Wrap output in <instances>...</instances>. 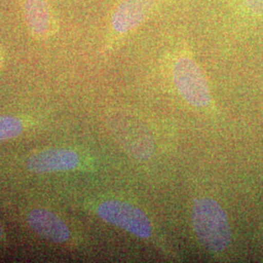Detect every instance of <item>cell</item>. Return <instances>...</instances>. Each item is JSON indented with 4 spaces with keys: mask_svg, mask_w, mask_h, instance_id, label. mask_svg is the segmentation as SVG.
I'll return each instance as SVG.
<instances>
[{
    "mask_svg": "<svg viewBox=\"0 0 263 263\" xmlns=\"http://www.w3.org/2000/svg\"><path fill=\"white\" fill-rule=\"evenodd\" d=\"M2 65H3V56H2V53L0 51V70L2 68Z\"/></svg>",
    "mask_w": 263,
    "mask_h": 263,
    "instance_id": "10",
    "label": "cell"
},
{
    "mask_svg": "<svg viewBox=\"0 0 263 263\" xmlns=\"http://www.w3.org/2000/svg\"><path fill=\"white\" fill-rule=\"evenodd\" d=\"M2 236H3V231H2V228H1V226H0V240H1Z\"/></svg>",
    "mask_w": 263,
    "mask_h": 263,
    "instance_id": "11",
    "label": "cell"
},
{
    "mask_svg": "<svg viewBox=\"0 0 263 263\" xmlns=\"http://www.w3.org/2000/svg\"><path fill=\"white\" fill-rule=\"evenodd\" d=\"M192 223L198 240L212 253H220L230 244L231 231L224 211L213 199L204 198L194 203Z\"/></svg>",
    "mask_w": 263,
    "mask_h": 263,
    "instance_id": "1",
    "label": "cell"
},
{
    "mask_svg": "<svg viewBox=\"0 0 263 263\" xmlns=\"http://www.w3.org/2000/svg\"><path fill=\"white\" fill-rule=\"evenodd\" d=\"M24 11L33 37L45 39L56 32V20L47 0H24Z\"/></svg>",
    "mask_w": 263,
    "mask_h": 263,
    "instance_id": "7",
    "label": "cell"
},
{
    "mask_svg": "<svg viewBox=\"0 0 263 263\" xmlns=\"http://www.w3.org/2000/svg\"><path fill=\"white\" fill-rule=\"evenodd\" d=\"M162 0H123L114 10L111 29L117 36H125L149 18Z\"/></svg>",
    "mask_w": 263,
    "mask_h": 263,
    "instance_id": "4",
    "label": "cell"
},
{
    "mask_svg": "<svg viewBox=\"0 0 263 263\" xmlns=\"http://www.w3.org/2000/svg\"><path fill=\"white\" fill-rule=\"evenodd\" d=\"M99 216L109 224L117 226L140 238H148L151 235V220L140 209L129 203L109 200L102 203L98 208Z\"/></svg>",
    "mask_w": 263,
    "mask_h": 263,
    "instance_id": "3",
    "label": "cell"
},
{
    "mask_svg": "<svg viewBox=\"0 0 263 263\" xmlns=\"http://www.w3.org/2000/svg\"><path fill=\"white\" fill-rule=\"evenodd\" d=\"M244 4L254 16H263V0H244Z\"/></svg>",
    "mask_w": 263,
    "mask_h": 263,
    "instance_id": "9",
    "label": "cell"
},
{
    "mask_svg": "<svg viewBox=\"0 0 263 263\" xmlns=\"http://www.w3.org/2000/svg\"><path fill=\"white\" fill-rule=\"evenodd\" d=\"M79 157L74 151L53 148L38 152L28 161V169L35 174H50L76 169Z\"/></svg>",
    "mask_w": 263,
    "mask_h": 263,
    "instance_id": "5",
    "label": "cell"
},
{
    "mask_svg": "<svg viewBox=\"0 0 263 263\" xmlns=\"http://www.w3.org/2000/svg\"><path fill=\"white\" fill-rule=\"evenodd\" d=\"M30 228L43 239L55 244H63L69 239V229L56 214L44 209L32 210L28 215Z\"/></svg>",
    "mask_w": 263,
    "mask_h": 263,
    "instance_id": "6",
    "label": "cell"
},
{
    "mask_svg": "<svg viewBox=\"0 0 263 263\" xmlns=\"http://www.w3.org/2000/svg\"><path fill=\"white\" fill-rule=\"evenodd\" d=\"M23 129V123L19 118L0 115V142L19 137Z\"/></svg>",
    "mask_w": 263,
    "mask_h": 263,
    "instance_id": "8",
    "label": "cell"
},
{
    "mask_svg": "<svg viewBox=\"0 0 263 263\" xmlns=\"http://www.w3.org/2000/svg\"><path fill=\"white\" fill-rule=\"evenodd\" d=\"M173 76L179 94L188 104L203 107L210 103L207 79L201 67L190 57H179L175 63Z\"/></svg>",
    "mask_w": 263,
    "mask_h": 263,
    "instance_id": "2",
    "label": "cell"
}]
</instances>
